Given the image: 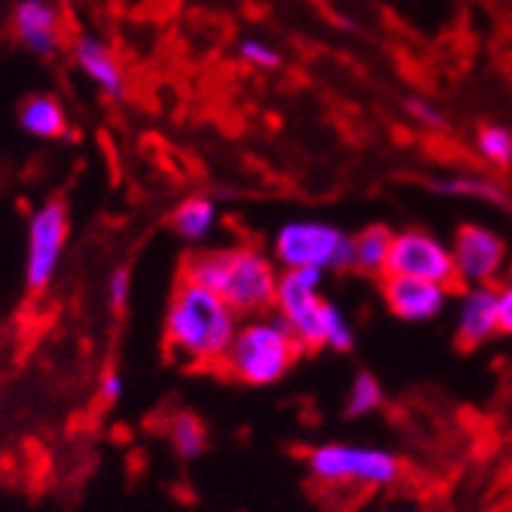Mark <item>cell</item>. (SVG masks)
I'll use <instances>...</instances> for the list:
<instances>
[{
	"mask_svg": "<svg viewBox=\"0 0 512 512\" xmlns=\"http://www.w3.org/2000/svg\"><path fill=\"white\" fill-rule=\"evenodd\" d=\"M235 311L211 290L177 278L165 317V354L183 369H214L226 357L238 327Z\"/></svg>",
	"mask_w": 512,
	"mask_h": 512,
	"instance_id": "6da1fadb",
	"label": "cell"
},
{
	"mask_svg": "<svg viewBox=\"0 0 512 512\" xmlns=\"http://www.w3.org/2000/svg\"><path fill=\"white\" fill-rule=\"evenodd\" d=\"M180 278L217 293L235 314L263 317L278 302V269L256 247L196 250L189 253Z\"/></svg>",
	"mask_w": 512,
	"mask_h": 512,
	"instance_id": "7a4b0ae2",
	"label": "cell"
},
{
	"mask_svg": "<svg viewBox=\"0 0 512 512\" xmlns=\"http://www.w3.org/2000/svg\"><path fill=\"white\" fill-rule=\"evenodd\" d=\"M299 339L281 317L275 320H250L244 324L226 357L217 366V375L247 384V388H266V384L281 381L302 357Z\"/></svg>",
	"mask_w": 512,
	"mask_h": 512,
	"instance_id": "3957f363",
	"label": "cell"
},
{
	"mask_svg": "<svg viewBox=\"0 0 512 512\" xmlns=\"http://www.w3.org/2000/svg\"><path fill=\"white\" fill-rule=\"evenodd\" d=\"M308 473L314 482L324 485H348V488H384L400 479V458L381 448H363V445H345V442H327L317 445L305 458Z\"/></svg>",
	"mask_w": 512,
	"mask_h": 512,
	"instance_id": "277c9868",
	"label": "cell"
},
{
	"mask_svg": "<svg viewBox=\"0 0 512 512\" xmlns=\"http://www.w3.org/2000/svg\"><path fill=\"white\" fill-rule=\"evenodd\" d=\"M275 260L284 269H351V235L324 220H293L275 235Z\"/></svg>",
	"mask_w": 512,
	"mask_h": 512,
	"instance_id": "5b68a950",
	"label": "cell"
},
{
	"mask_svg": "<svg viewBox=\"0 0 512 512\" xmlns=\"http://www.w3.org/2000/svg\"><path fill=\"white\" fill-rule=\"evenodd\" d=\"M320 281L324 272L320 269H287L278 281V314L290 327V333L299 339L305 354H314L320 348H327V333H324V305L327 299H320Z\"/></svg>",
	"mask_w": 512,
	"mask_h": 512,
	"instance_id": "8992f818",
	"label": "cell"
},
{
	"mask_svg": "<svg viewBox=\"0 0 512 512\" xmlns=\"http://www.w3.org/2000/svg\"><path fill=\"white\" fill-rule=\"evenodd\" d=\"M388 275L421 278V281L445 287L448 293H464V287L458 281L452 247L424 229H403L394 235Z\"/></svg>",
	"mask_w": 512,
	"mask_h": 512,
	"instance_id": "52a82bcc",
	"label": "cell"
},
{
	"mask_svg": "<svg viewBox=\"0 0 512 512\" xmlns=\"http://www.w3.org/2000/svg\"><path fill=\"white\" fill-rule=\"evenodd\" d=\"M455 269L461 287H488L506 269V241L479 223H464L455 232L452 244Z\"/></svg>",
	"mask_w": 512,
	"mask_h": 512,
	"instance_id": "ba28073f",
	"label": "cell"
},
{
	"mask_svg": "<svg viewBox=\"0 0 512 512\" xmlns=\"http://www.w3.org/2000/svg\"><path fill=\"white\" fill-rule=\"evenodd\" d=\"M71 220L64 202H46L31 220V247H28V290L40 293L58 266V256L68 241Z\"/></svg>",
	"mask_w": 512,
	"mask_h": 512,
	"instance_id": "9c48e42d",
	"label": "cell"
},
{
	"mask_svg": "<svg viewBox=\"0 0 512 512\" xmlns=\"http://www.w3.org/2000/svg\"><path fill=\"white\" fill-rule=\"evenodd\" d=\"M381 299L388 305V311L409 324H424L442 314L448 290L421 278H406V275H384L378 281Z\"/></svg>",
	"mask_w": 512,
	"mask_h": 512,
	"instance_id": "30bf717a",
	"label": "cell"
},
{
	"mask_svg": "<svg viewBox=\"0 0 512 512\" xmlns=\"http://www.w3.org/2000/svg\"><path fill=\"white\" fill-rule=\"evenodd\" d=\"M497 287H467L458 311L455 342L461 351H476L491 336H497Z\"/></svg>",
	"mask_w": 512,
	"mask_h": 512,
	"instance_id": "8fae6325",
	"label": "cell"
},
{
	"mask_svg": "<svg viewBox=\"0 0 512 512\" xmlns=\"http://www.w3.org/2000/svg\"><path fill=\"white\" fill-rule=\"evenodd\" d=\"M13 31L34 55H52L61 46V19L46 0H19L13 13Z\"/></svg>",
	"mask_w": 512,
	"mask_h": 512,
	"instance_id": "7c38bea8",
	"label": "cell"
},
{
	"mask_svg": "<svg viewBox=\"0 0 512 512\" xmlns=\"http://www.w3.org/2000/svg\"><path fill=\"white\" fill-rule=\"evenodd\" d=\"M74 58L80 64V71L107 95V98H122L125 92V74H122V64L116 61L113 49L98 40V37H77L74 40Z\"/></svg>",
	"mask_w": 512,
	"mask_h": 512,
	"instance_id": "4fadbf2b",
	"label": "cell"
},
{
	"mask_svg": "<svg viewBox=\"0 0 512 512\" xmlns=\"http://www.w3.org/2000/svg\"><path fill=\"white\" fill-rule=\"evenodd\" d=\"M394 229L384 223H369L357 235H351V269L381 281L388 275V260H391V247H394Z\"/></svg>",
	"mask_w": 512,
	"mask_h": 512,
	"instance_id": "5bb4252c",
	"label": "cell"
},
{
	"mask_svg": "<svg viewBox=\"0 0 512 512\" xmlns=\"http://www.w3.org/2000/svg\"><path fill=\"white\" fill-rule=\"evenodd\" d=\"M19 122L34 138H61L68 135V116L55 95H34L22 104Z\"/></svg>",
	"mask_w": 512,
	"mask_h": 512,
	"instance_id": "9a60e30c",
	"label": "cell"
},
{
	"mask_svg": "<svg viewBox=\"0 0 512 512\" xmlns=\"http://www.w3.org/2000/svg\"><path fill=\"white\" fill-rule=\"evenodd\" d=\"M436 192L442 196H452V199H479V202H488V205H497V208H512V199L506 196V189L488 177H479V174H452V177H439L433 183Z\"/></svg>",
	"mask_w": 512,
	"mask_h": 512,
	"instance_id": "2e32d148",
	"label": "cell"
},
{
	"mask_svg": "<svg viewBox=\"0 0 512 512\" xmlns=\"http://www.w3.org/2000/svg\"><path fill=\"white\" fill-rule=\"evenodd\" d=\"M214 220H217V208H214L211 199H205V196H189L171 214V229L180 238H186V241H202V238L211 235Z\"/></svg>",
	"mask_w": 512,
	"mask_h": 512,
	"instance_id": "e0dca14e",
	"label": "cell"
},
{
	"mask_svg": "<svg viewBox=\"0 0 512 512\" xmlns=\"http://www.w3.org/2000/svg\"><path fill=\"white\" fill-rule=\"evenodd\" d=\"M168 439L174 445V452L186 461L199 458L208 448V430L199 415L192 412H174L168 415Z\"/></svg>",
	"mask_w": 512,
	"mask_h": 512,
	"instance_id": "ac0fdd59",
	"label": "cell"
},
{
	"mask_svg": "<svg viewBox=\"0 0 512 512\" xmlns=\"http://www.w3.org/2000/svg\"><path fill=\"white\" fill-rule=\"evenodd\" d=\"M381 406H384V391H381L378 378L372 372L360 369L351 381L348 397H345V418H363Z\"/></svg>",
	"mask_w": 512,
	"mask_h": 512,
	"instance_id": "d6986e66",
	"label": "cell"
},
{
	"mask_svg": "<svg viewBox=\"0 0 512 512\" xmlns=\"http://www.w3.org/2000/svg\"><path fill=\"white\" fill-rule=\"evenodd\" d=\"M476 150L488 165L509 168L512 165V132L506 125H482L476 135Z\"/></svg>",
	"mask_w": 512,
	"mask_h": 512,
	"instance_id": "ffe728a7",
	"label": "cell"
},
{
	"mask_svg": "<svg viewBox=\"0 0 512 512\" xmlns=\"http://www.w3.org/2000/svg\"><path fill=\"white\" fill-rule=\"evenodd\" d=\"M238 55L250 64V68H260V71L281 68V52H278V46H272L269 40H260V37H244L238 43Z\"/></svg>",
	"mask_w": 512,
	"mask_h": 512,
	"instance_id": "44dd1931",
	"label": "cell"
},
{
	"mask_svg": "<svg viewBox=\"0 0 512 512\" xmlns=\"http://www.w3.org/2000/svg\"><path fill=\"white\" fill-rule=\"evenodd\" d=\"M324 333H327V348H333V351H339V354L354 348V333H351V327H348L345 314H342L333 302L324 305Z\"/></svg>",
	"mask_w": 512,
	"mask_h": 512,
	"instance_id": "7402d4cb",
	"label": "cell"
},
{
	"mask_svg": "<svg viewBox=\"0 0 512 512\" xmlns=\"http://www.w3.org/2000/svg\"><path fill=\"white\" fill-rule=\"evenodd\" d=\"M497 330L503 336H512V266L506 269V278L497 287Z\"/></svg>",
	"mask_w": 512,
	"mask_h": 512,
	"instance_id": "603a6c76",
	"label": "cell"
},
{
	"mask_svg": "<svg viewBox=\"0 0 512 512\" xmlns=\"http://www.w3.org/2000/svg\"><path fill=\"white\" fill-rule=\"evenodd\" d=\"M406 110L415 116V122H421V125H427V128H442V125H445V116H442V110H439L436 104H430V101L409 98V101H406Z\"/></svg>",
	"mask_w": 512,
	"mask_h": 512,
	"instance_id": "cb8c5ba5",
	"label": "cell"
},
{
	"mask_svg": "<svg viewBox=\"0 0 512 512\" xmlns=\"http://www.w3.org/2000/svg\"><path fill=\"white\" fill-rule=\"evenodd\" d=\"M125 299H128V272L125 269H116L110 275V305L119 311L125 305Z\"/></svg>",
	"mask_w": 512,
	"mask_h": 512,
	"instance_id": "d4e9b609",
	"label": "cell"
},
{
	"mask_svg": "<svg viewBox=\"0 0 512 512\" xmlns=\"http://www.w3.org/2000/svg\"><path fill=\"white\" fill-rule=\"evenodd\" d=\"M101 394H104L107 403L116 400V397L122 394V378H119L116 372H107V375H104V381H101Z\"/></svg>",
	"mask_w": 512,
	"mask_h": 512,
	"instance_id": "484cf974",
	"label": "cell"
},
{
	"mask_svg": "<svg viewBox=\"0 0 512 512\" xmlns=\"http://www.w3.org/2000/svg\"><path fill=\"white\" fill-rule=\"evenodd\" d=\"M394 512H418V509H412V506H409V509H394Z\"/></svg>",
	"mask_w": 512,
	"mask_h": 512,
	"instance_id": "4316f807",
	"label": "cell"
}]
</instances>
